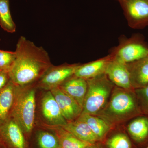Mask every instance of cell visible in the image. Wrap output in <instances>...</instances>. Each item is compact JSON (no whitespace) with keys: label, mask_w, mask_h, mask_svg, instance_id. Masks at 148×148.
I'll return each mask as SVG.
<instances>
[{"label":"cell","mask_w":148,"mask_h":148,"mask_svg":"<svg viewBox=\"0 0 148 148\" xmlns=\"http://www.w3.org/2000/svg\"><path fill=\"white\" fill-rule=\"evenodd\" d=\"M15 51L16 58L9 74L17 87L38 82L52 66L47 51L23 36L18 39Z\"/></svg>","instance_id":"obj_1"},{"label":"cell","mask_w":148,"mask_h":148,"mask_svg":"<svg viewBox=\"0 0 148 148\" xmlns=\"http://www.w3.org/2000/svg\"><path fill=\"white\" fill-rule=\"evenodd\" d=\"M86 80L87 90L81 114L98 115L108 103L114 84L105 73Z\"/></svg>","instance_id":"obj_2"},{"label":"cell","mask_w":148,"mask_h":148,"mask_svg":"<svg viewBox=\"0 0 148 148\" xmlns=\"http://www.w3.org/2000/svg\"><path fill=\"white\" fill-rule=\"evenodd\" d=\"M26 87L16 86L10 118L19 125L24 133L29 134L34 124L36 93L34 88Z\"/></svg>","instance_id":"obj_3"},{"label":"cell","mask_w":148,"mask_h":148,"mask_svg":"<svg viewBox=\"0 0 148 148\" xmlns=\"http://www.w3.org/2000/svg\"><path fill=\"white\" fill-rule=\"evenodd\" d=\"M110 99L98 115L110 125L123 121L137 109L134 96L128 90L115 88Z\"/></svg>","instance_id":"obj_4"},{"label":"cell","mask_w":148,"mask_h":148,"mask_svg":"<svg viewBox=\"0 0 148 148\" xmlns=\"http://www.w3.org/2000/svg\"><path fill=\"white\" fill-rule=\"evenodd\" d=\"M128 25L133 29L148 26V0H118Z\"/></svg>","instance_id":"obj_5"},{"label":"cell","mask_w":148,"mask_h":148,"mask_svg":"<svg viewBox=\"0 0 148 148\" xmlns=\"http://www.w3.org/2000/svg\"><path fill=\"white\" fill-rule=\"evenodd\" d=\"M113 58L123 64L138 61L148 56V47L135 38L124 40L111 53Z\"/></svg>","instance_id":"obj_6"},{"label":"cell","mask_w":148,"mask_h":148,"mask_svg":"<svg viewBox=\"0 0 148 148\" xmlns=\"http://www.w3.org/2000/svg\"><path fill=\"white\" fill-rule=\"evenodd\" d=\"M79 64L52 66L38 82L39 87L49 90L60 86L74 75Z\"/></svg>","instance_id":"obj_7"},{"label":"cell","mask_w":148,"mask_h":148,"mask_svg":"<svg viewBox=\"0 0 148 148\" xmlns=\"http://www.w3.org/2000/svg\"><path fill=\"white\" fill-rule=\"evenodd\" d=\"M0 145L5 148H28L24 132L11 118L0 125Z\"/></svg>","instance_id":"obj_8"},{"label":"cell","mask_w":148,"mask_h":148,"mask_svg":"<svg viewBox=\"0 0 148 148\" xmlns=\"http://www.w3.org/2000/svg\"><path fill=\"white\" fill-rule=\"evenodd\" d=\"M58 103L62 115L68 122L79 117L82 108L75 100L64 92L59 86L50 90Z\"/></svg>","instance_id":"obj_9"},{"label":"cell","mask_w":148,"mask_h":148,"mask_svg":"<svg viewBox=\"0 0 148 148\" xmlns=\"http://www.w3.org/2000/svg\"><path fill=\"white\" fill-rule=\"evenodd\" d=\"M105 74L118 87L126 90L132 87L130 74L126 64L112 58L106 67Z\"/></svg>","instance_id":"obj_10"},{"label":"cell","mask_w":148,"mask_h":148,"mask_svg":"<svg viewBox=\"0 0 148 148\" xmlns=\"http://www.w3.org/2000/svg\"><path fill=\"white\" fill-rule=\"evenodd\" d=\"M41 107L43 116L52 125L62 127L68 123L50 90L47 91L43 97Z\"/></svg>","instance_id":"obj_11"},{"label":"cell","mask_w":148,"mask_h":148,"mask_svg":"<svg viewBox=\"0 0 148 148\" xmlns=\"http://www.w3.org/2000/svg\"><path fill=\"white\" fill-rule=\"evenodd\" d=\"M132 87L139 88L148 85V57L126 64Z\"/></svg>","instance_id":"obj_12"},{"label":"cell","mask_w":148,"mask_h":148,"mask_svg":"<svg viewBox=\"0 0 148 148\" xmlns=\"http://www.w3.org/2000/svg\"><path fill=\"white\" fill-rule=\"evenodd\" d=\"M59 87L75 100L82 108L87 90L86 80L73 76Z\"/></svg>","instance_id":"obj_13"},{"label":"cell","mask_w":148,"mask_h":148,"mask_svg":"<svg viewBox=\"0 0 148 148\" xmlns=\"http://www.w3.org/2000/svg\"><path fill=\"white\" fill-rule=\"evenodd\" d=\"M16 89V86L10 80L5 87L0 90V125L10 117Z\"/></svg>","instance_id":"obj_14"},{"label":"cell","mask_w":148,"mask_h":148,"mask_svg":"<svg viewBox=\"0 0 148 148\" xmlns=\"http://www.w3.org/2000/svg\"><path fill=\"white\" fill-rule=\"evenodd\" d=\"M112 58L110 54L96 61L79 65L73 76L87 80L105 73L107 65Z\"/></svg>","instance_id":"obj_15"},{"label":"cell","mask_w":148,"mask_h":148,"mask_svg":"<svg viewBox=\"0 0 148 148\" xmlns=\"http://www.w3.org/2000/svg\"><path fill=\"white\" fill-rule=\"evenodd\" d=\"M62 127L84 142L94 144L99 141L87 123L79 119L75 121L68 122L67 124Z\"/></svg>","instance_id":"obj_16"},{"label":"cell","mask_w":148,"mask_h":148,"mask_svg":"<svg viewBox=\"0 0 148 148\" xmlns=\"http://www.w3.org/2000/svg\"><path fill=\"white\" fill-rule=\"evenodd\" d=\"M78 119L87 123L98 141L103 140L110 129V124L101 118L81 114Z\"/></svg>","instance_id":"obj_17"},{"label":"cell","mask_w":148,"mask_h":148,"mask_svg":"<svg viewBox=\"0 0 148 148\" xmlns=\"http://www.w3.org/2000/svg\"><path fill=\"white\" fill-rule=\"evenodd\" d=\"M127 130L134 141L142 143L148 136V119L140 117L133 120L128 125Z\"/></svg>","instance_id":"obj_18"},{"label":"cell","mask_w":148,"mask_h":148,"mask_svg":"<svg viewBox=\"0 0 148 148\" xmlns=\"http://www.w3.org/2000/svg\"><path fill=\"white\" fill-rule=\"evenodd\" d=\"M54 128L60 148H86L92 145L79 140L62 127Z\"/></svg>","instance_id":"obj_19"},{"label":"cell","mask_w":148,"mask_h":148,"mask_svg":"<svg viewBox=\"0 0 148 148\" xmlns=\"http://www.w3.org/2000/svg\"><path fill=\"white\" fill-rule=\"evenodd\" d=\"M0 26L8 33L16 31V24L11 14L9 0H0Z\"/></svg>","instance_id":"obj_20"},{"label":"cell","mask_w":148,"mask_h":148,"mask_svg":"<svg viewBox=\"0 0 148 148\" xmlns=\"http://www.w3.org/2000/svg\"><path fill=\"white\" fill-rule=\"evenodd\" d=\"M37 141L39 148H60L56 135L49 132H39L37 136Z\"/></svg>","instance_id":"obj_21"},{"label":"cell","mask_w":148,"mask_h":148,"mask_svg":"<svg viewBox=\"0 0 148 148\" xmlns=\"http://www.w3.org/2000/svg\"><path fill=\"white\" fill-rule=\"evenodd\" d=\"M107 148H131L129 138L123 133H117L109 138L106 142Z\"/></svg>","instance_id":"obj_22"},{"label":"cell","mask_w":148,"mask_h":148,"mask_svg":"<svg viewBox=\"0 0 148 148\" xmlns=\"http://www.w3.org/2000/svg\"><path fill=\"white\" fill-rule=\"evenodd\" d=\"M15 51L0 49V71L9 72L15 61Z\"/></svg>","instance_id":"obj_23"},{"label":"cell","mask_w":148,"mask_h":148,"mask_svg":"<svg viewBox=\"0 0 148 148\" xmlns=\"http://www.w3.org/2000/svg\"><path fill=\"white\" fill-rule=\"evenodd\" d=\"M136 92L143 108L148 112V85L145 87L137 88Z\"/></svg>","instance_id":"obj_24"},{"label":"cell","mask_w":148,"mask_h":148,"mask_svg":"<svg viewBox=\"0 0 148 148\" xmlns=\"http://www.w3.org/2000/svg\"><path fill=\"white\" fill-rule=\"evenodd\" d=\"M10 80L8 72L0 71V90L8 84Z\"/></svg>","instance_id":"obj_25"},{"label":"cell","mask_w":148,"mask_h":148,"mask_svg":"<svg viewBox=\"0 0 148 148\" xmlns=\"http://www.w3.org/2000/svg\"><path fill=\"white\" fill-rule=\"evenodd\" d=\"M86 148H99L97 146L95 145L94 144H92V145H90L88 147H87Z\"/></svg>","instance_id":"obj_26"},{"label":"cell","mask_w":148,"mask_h":148,"mask_svg":"<svg viewBox=\"0 0 148 148\" xmlns=\"http://www.w3.org/2000/svg\"><path fill=\"white\" fill-rule=\"evenodd\" d=\"M0 148H5L4 147H3V146L1 145H0Z\"/></svg>","instance_id":"obj_27"},{"label":"cell","mask_w":148,"mask_h":148,"mask_svg":"<svg viewBox=\"0 0 148 148\" xmlns=\"http://www.w3.org/2000/svg\"><path fill=\"white\" fill-rule=\"evenodd\" d=\"M147 148H148V147H147Z\"/></svg>","instance_id":"obj_28"},{"label":"cell","mask_w":148,"mask_h":148,"mask_svg":"<svg viewBox=\"0 0 148 148\" xmlns=\"http://www.w3.org/2000/svg\"><path fill=\"white\" fill-rule=\"evenodd\" d=\"M116 1H118V0H116Z\"/></svg>","instance_id":"obj_29"},{"label":"cell","mask_w":148,"mask_h":148,"mask_svg":"<svg viewBox=\"0 0 148 148\" xmlns=\"http://www.w3.org/2000/svg\"></svg>","instance_id":"obj_30"}]
</instances>
